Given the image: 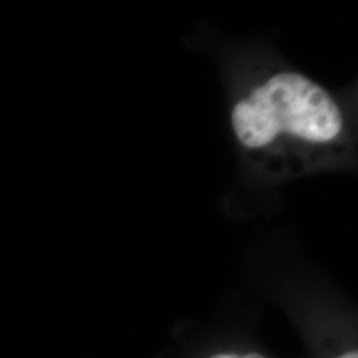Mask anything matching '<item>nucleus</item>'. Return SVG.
<instances>
[{"label":"nucleus","mask_w":358,"mask_h":358,"mask_svg":"<svg viewBox=\"0 0 358 358\" xmlns=\"http://www.w3.org/2000/svg\"><path fill=\"white\" fill-rule=\"evenodd\" d=\"M239 145L268 171H301L345 138L342 108L327 90L297 71H280L232 106Z\"/></svg>","instance_id":"f257e3e1"},{"label":"nucleus","mask_w":358,"mask_h":358,"mask_svg":"<svg viewBox=\"0 0 358 358\" xmlns=\"http://www.w3.org/2000/svg\"><path fill=\"white\" fill-rule=\"evenodd\" d=\"M213 358H266L259 353H245V355H237V353H221V355H214Z\"/></svg>","instance_id":"f03ea898"},{"label":"nucleus","mask_w":358,"mask_h":358,"mask_svg":"<svg viewBox=\"0 0 358 358\" xmlns=\"http://www.w3.org/2000/svg\"><path fill=\"white\" fill-rule=\"evenodd\" d=\"M337 358H358L357 352H348V353H343V355H340Z\"/></svg>","instance_id":"7ed1b4c3"}]
</instances>
